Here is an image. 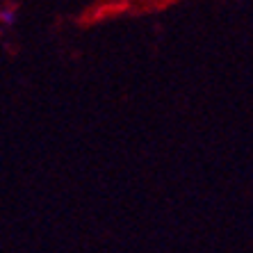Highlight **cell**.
<instances>
[{
	"label": "cell",
	"instance_id": "1",
	"mask_svg": "<svg viewBox=\"0 0 253 253\" xmlns=\"http://www.w3.org/2000/svg\"><path fill=\"white\" fill-rule=\"evenodd\" d=\"M16 16H18V9L14 5H2L0 7V23L2 25H14L16 23Z\"/></svg>",
	"mask_w": 253,
	"mask_h": 253
}]
</instances>
